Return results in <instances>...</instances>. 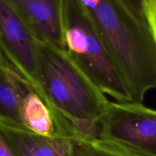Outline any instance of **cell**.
Masks as SVG:
<instances>
[{
	"mask_svg": "<svg viewBox=\"0 0 156 156\" xmlns=\"http://www.w3.org/2000/svg\"><path fill=\"white\" fill-rule=\"evenodd\" d=\"M0 70H2V71H5V72H11V73H14L13 70L11 69V67L9 66V65L8 64L7 61L5 60V57L3 56V54L2 53L1 50H0Z\"/></svg>",
	"mask_w": 156,
	"mask_h": 156,
	"instance_id": "cell-13",
	"label": "cell"
},
{
	"mask_svg": "<svg viewBox=\"0 0 156 156\" xmlns=\"http://www.w3.org/2000/svg\"><path fill=\"white\" fill-rule=\"evenodd\" d=\"M37 42L62 49V0H11Z\"/></svg>",
	"mask_w": 156,
	"mask_h": 156,
	"instance_id": "cell-6",
	"label": "cell"
},
{
	"mask_svg": "<svg viewBox=\"0 0 156 156\" xmlns=\"http://www.w3.org/2000/svg\"><path fill=\"white\" fill-rule=\"evenodd\" d=\"M69 156H135L95 136H77L69 140Z\"/></svg>",
	"mask_w": 156,
	"mask_h": 156,
	"instance_id": "cell-10",
	"label": "cell"
},
{
	"mask_svg": "<svg viewBox=\"0 0 156 156\" xmlns=\"http://www.w3.org/2000/svg\"><path fill=\"white\" fill-rule=\"evenodd\" d=\"M0 156H15L1 135H0Z\"/></svg>",
	"mask_w": 156,
	"mask_h": 156,
	"instance_id": "cell-12",
	"label": "cell"
},
{
	"mask_svg": "<svg viewBox=\"0 0 156 156\" xmlns=\"http://www.w3.org/2000/svg\"><path fill=\"white\" fill-rule=\"evenodd\" d=\"M82 2L91 15L130 95L142 103L156 88V44L143 0H93Z\"/></svg>",
	"mask_w": 156,
	"mask_h": 156,
	"instance_id": "cell-1",
	"label": "cell"
},
{
	"mask_svg": "<svg viewBox=\"0 0 156 156\" xmlns=\"http://www.w3.org/2000/svg\"><path fill=\"white\" fill-rule=\"evenodd\" d=\"M0 50L18 77L45 99L38 77L37 42L11 0H0Z\"/></svg>",
	"mask_w": 156,
	"mask_h": 156,
	"instance_id": "cell-5",
	"label": "cell"
},
{
	"mask_svg": "<svg viewBox=\"0 0 156 156\" xmlns=\"http://www.w3.org/2000/svg\"><path fill=\"white\" fill-rule=\"evenodd\" d=\"M145 15L156 44V0H143Z\"/></svg>",
	"mask_w": 156,
	"mask_h": 156,
	"instance_id": "cell-11",
	"label": "cell"
},
{
	"mask_svg": "<svg viewBox=\"0 0 156 156\" xmlns=\"http://www.w3.org/2000/svg\"><path fill=\"white\" fill-rule=\"evenodd\" d=\"M62 50L105 95L131 102L124 80L82 0H62Z\"/></svg>",
	"mask_w": 156,
	"mask_h": 156,
	"instance_id": "cell-3",
	"label": "cell"
},
{
	"mask_svg": "<svg viewBox=\"0 0 156 156\" xmlns=\"http://www.w3.org/2000/svg\"><path fill=\"white\" fill-rule=\"evenodd\" d=\"M21 123L33 132L54 139H70L80 136L42 96L27 86L21 108Z\"/></svg>",
	"mask_w": 156,
	"mask_h": 156,
	"instance_id": "cell-7",
	"label": "cell"
},
{
	"mask_svg": "<svg viewBox=\"0 0 156 156\" xmlns=\"http://www.w3.org/2000/svg\"><path fill=\"white\" fill-rule=\"evenodd\" d=\"M95 137L135 156H156V110L142 103L109 101Z\"/></svg>",
	"mask_w": 156,
	"mask_h": 156,
	"instance_id": "cell-4",
	"label": "cell"
},
{
	"mask_svg": "<svg viewBox=\"0 0 156 156\" xmlns=\"http://www.w3.org/2000/svg\"><path fill=\"white\" fill-rule=\"evenodd\" d=\"M27 85L16 74L0 70V117L21 123V108Z\"/></svg>",
	"mask_w": 156,
	"mask_h": 156,
	"instance_id": "cell-9",
	"label": "cell"
},
{
	"mask_svg": "<svg viewBox=\"0 0 156 156\" xmlns=\"http://www.w3.org/2000/svg\"><path fill=\"white\" fill-rule=\"evenodd\" d=\"M37 46L38 77L46 101L79 135L95 136L110 101L62 49L40 42Z\"/></svg>",
	"mask_w": 156,
	"mask_h": 156,
	"instance_id": "cell-2",
	"label": "cell"
},
{
	"mask_svg": "<svg viewBox=\"0 0 156 156\" xmlns=\"http://www.w3.org/2000/svg\"><path fill=\"white\" fill-rule=\"evenodd\" d=\"M0 135L15 156H69V140L44 136L2 117Z\"/></svg>",
	"mask_w": 156,
	"mask_h": 156,
	"instance_id": "cell-8",
	"label": "cell"
}]
</instances>
